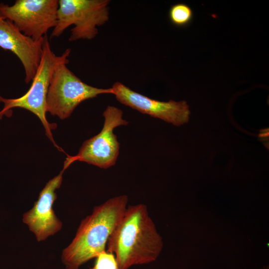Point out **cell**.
Returning a JSON list of instances; mask_svg holds the SVG:
<instances>
[{
	"mask_svg": "<svg viewBox=\"0 0 269 269\" xmlns=\"http://www.w3.org/2000/svg\"><path fill=\"white\" fill-rule=\"evenodd\" d=\"M263 269H269V267H266V268H264Z\"/></svg>",
	"mask_w": 269,
	"mask_h": 269,
	"instance_id": "4fadbf2b",
	"label": "cell"
},
{
	"mask_svg": "<svg viewBox=\"0 0 269 269\" xmlns=\"http://www.w3.org/2000/svg\"><path fill=\"white\" fill-rule=\"evenodd\" d=\"M64 171L62 169L46 184L33 207L23 215V222L34 234L38 242L54 235L62 227V223L56 216L53 205L57 198L55 190L60 187Z\"/></svg>",
	"mask_w": 269,
	"mask_h": 269,
	"instance_id": "9c48e42d",
	"label": "cell"
},
{
	"mask_svg": "<svg viewBox=\"0 0 269 269\" xmlns=\"http://www.w3.org/2000/svg\"><path fill=\"white\" fill-rule=\"evenodd\" d=\"M109 0H58L57 24L51 38L59 37L71 25L69 41L91 40L98 34L97 27L109 19Z\"/></svg>",
	"mask_w": 269,
	"mask_h": 269,
	"instance_id": "277c9868",
	"label": "cell"
},
{
	"mask_svg": "<svg viewBox=\"0 0 269 269\" xmlns=\"http://www.w3.org/2000/svg\"><path fill=\"white\" fill-rule=\"evenodd\" d=\"M44 36L35 40L19 31L7 19L0 18V47L19 59L25 71V82L33 79L40 63Z\"/></svg>",
	"mask_w": 269,
	"mask_h": 269,
	"instance_id": "30bf717a",
	"label": "cell"
},
{
	"mask_svg": "<svg viewBox=\"0 0 269 269\" xmlns=\"http://www.w3.org/2000/svg\"><path fill=\"white\" fill-rule=\"evenodd\" d=\"M67 59L57 64L46 98V112L60 119L68 118L81 103L103 94H113L111 88L103 89L87 84L67 66Z\"/></svg>",
	"mask_w": 269,
	"mask_h": 269,
	"instance_id": "5b68a950",
	"label": "cell"
},
{
	"mask_svg": "<svg viewBox=\"0 0 269 269\" xmlns=\"http://www.w3.org/2000/svg\"><path fill=\"white\" fill-rule=\"evenodd\" d=\"M193 12L191 7L183 3L172 5L168 12L171 22L177 26H184L188 24L193 18Z\"/></svg>",
	"mask_w": 269,
	"mask_h": 269,
	"instance_id": "8fae6325",
	"label": "cell"
},
{
	"mask_svg": "<svg viewBox=\"0 0 269 269\" xmlns=\"http://www.w3.org/2000/svg\"><path fill=\"white\" fill-rule=\"evenodd\" d=\"M107 252L114 255L120 269L155 261L162 247V238L143 204L127 207L110 236Z\"/></svg>",
	"mask_w": 269,
	"mask_h": 269,
	"instance_id": "6da1fadb",
	"label": "cell"
},
{
	"mask_svg": "<svg viewBox=\"0 0 269 269\" xmlns=\"http://www.w3.org/2000/svg\"><path fill=\"white\" fill-rule=\"evenodd\" d=\"M71 52L67 49L60 56L56 55L52 50L47 35L44 36L40 63L30 88L23 96L17 98L7 99L0 96V103L4 104L0 112V119L13 108L26 109L35 114L44 126L46 134L58 148L53 139L51 130L56 127L49 124L46 117V98L51 77L58 63L68 59Z\"/></svg>",
	"mask_w": 269,
	"mask_h": 269,
	"instance_id": "3957f363",
	"label": "cell"
},
{
	"mask_svg": "<svg viewBox=\"0 0 269 269\" xmlns=\"http://www.w3.org/2000/svg\"><path fill=\"white\" fill-rule=\"evenodd\" d=\"M128 202L126 195L108 199L94 207L82 220L74 239L62 251L61 261L67 269H79L106 251L108 240L122 218Z\"/></svg>",
	"mask_w": 269,
	"mask_h": 269,
	"instance_id": "7a4b0ae2",
	"label": "cell"
},
{
	"mask_svg": "<svg viewBox=\"0 0 269 269\" xmlns=\"http://www.w3.org/2000/svg\"><path fill=\"white\" fill-rule=\"evenodd\" d=\"M103 116L104 123L101 132L85 140L76 155H68L63 170L76 161L104 169L115 165L119 154L120 143L113 131L118 127L127 125L129 122L123 118L122 110L115 106H108Z\"/></svg>",
	"mask_w": 269,
	"mask_h": 269,
	"instance_id": "8992f818",
	"label": "cell"
},
{
	"mask_svg": "<svg viewBox=\"0 0 269 269\" xmlns=\"http://www.w3.org/2000/svg\"><path fill=\"white\" fill-rule=\"evenodd\" d=\"M58 0H16L0 3V18L7 19L24 35L38 40L57 24Z\"/></svg>",
	"mask_w": 269,
	"mask_h": 269,
	"instance_id": "52a82bcc",
	"label": "cell"
},
{
	"mask_svg": "<svg viewBox=\"0 0 269 269\" xmlns=\"http://www.w3.org/2000/svg\"><path fill=\"white\" fill-rule=\"evenodd\" d=\"M113 94L122 104L142 114L160 119L176 126L188 123L190 112L186 101L162 102L137 93L124 84L116 82L112 86Z\"/></svg>",
	"mask_w": 269,
	"mask_h": 269,
	"instance_id": "ba28073f",
	"label": "cell"
},
{
	"mask_svg": "<svg viewBox=\"0 0 269 269\" xmlns=\"http://www.w3.org/2000/svg\"><path fill=\"white\" fill-rule=\"evenodd\" d=\"M96 259L94 266L89 269H120L112 253L105 251Z\"/></svg>",
	"mask_w": 269,
	"mask_h": 269,
	"instance_id": "7c38bea8",
	"label": "cell"
}]
</instances>
